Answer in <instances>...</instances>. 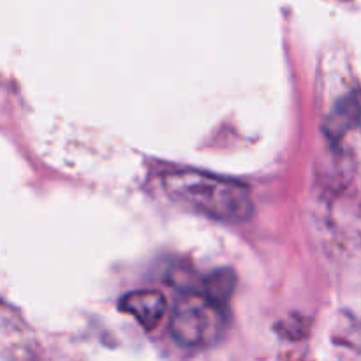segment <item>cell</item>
<instances>
[{"mask_svg": "<svg viewBox=\"0 0 361 361\" xmlns=\"http://www.w3.org/2000/svg\"><path fill=\"white\" fill-rule=\"evenodd\" d=\"M169 331L182 348H212L224 337L226 314L221 303L203 291L185 293L173 309Z\"/></svg>", "mask_w": 361, "mask_h": 361, "instance_id": "obj_2", "label": "cell"}, {"mask_svg": "<svg viewBox=\"0 0 361 361\" xmlns=\"http://www.w3.org/2000/svg\"><path fill=\"white\" fill-rule=\"evenodd\" d=\"M118 309L127 316L134 317L145 330H154L168 312V300L161 291L143 289L123 296L118 303Z\"/></svg>", "mask_w": 361, "mask_h": 361, "instance_id": "obj_3", "label": "cell"}, {"mask_svg": "<svg viewBox=\"0 0 361 361\" xmlns=\"http://www.w3.org/2000/svg\"><path fill=\"white\" fill-rule=\"evenodd\" d=\"M236 279L235 274L229 270H219L214 271L212 275H208L203 282V293L207 296H210L212 300H215L217 303L224 305L228 302L229 296L233 295V289H235Z\"/></svg>", "mask_w": 361, "mask_h": 361, "instance_id": "obj_4", "label": "cell"}, {"mask_svg": "<svg viewBox=\"0 0 361 361\" xmlns=\"http://www.w3.org/2000/svg\"><path fill=\"white\" fill-rule=\"evenodd\" d=\"M162 189L176 203L221 222H247L254 215L250 190L235 180L196 169H175L162 175Z\"/></svg>", "mask_w": 361, "mask_h": 361, "instance_id": "obj_1", "label": "cell"}]
</instances>
